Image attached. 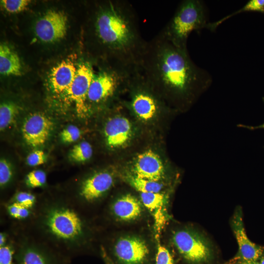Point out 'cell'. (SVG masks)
Segmentation results:
<instances>
[{
  "label": "cell",
  "instance_id": "3957f363",
  "mask_svg": "<svg viewBox=\"0 0 264 264\" xmlns=\"http://www.w3.org/2000/svg\"><path fill=\"white\" fill-rule=\"evenodd\" d=\"M19 225L71 258L81 253L89 241L81 209L67 197L40 198L31 220Z\"/></svg>",
  "mask_w": 264,
  "mask_h": 264
},
{
  "label": "cell",
  "instance_id": "4dcf8cb0",
  "mask_svg": "<svg viewBox=\"0 0 264 264\" xmlns=\"http://www.w3.org/2000/svg\"><path fill=\"white\" fill-rule=\"evenodd\" d=\"M46 157L41 150H36L30 153L26 157V164L30 167H35L44 164Z\"/></svg>",
  "mask_w": 264,
  "mask_h": 264
},
{
  "label": "cell",
  "instance_id": "83f0119b",
  "mask_svg": "<svg viewBox=\"0 0 264 264\" xmlns=\"http://www.w3.org/2000/svg\"><path fill=\"white\" fill-rule=\"evenodd\" d=\"M15 243L11 236V240L7 244L0 247V264H16L15 259Z\"/></svg>",
  "mask_w": 264,
  "mask_h": 264
},
{
  "label": "cell",
  "instance_id": "5bb4252c",
  "mask_svg": "<svg viewBox=\"0 0 264 264\" xmlns=\"http://www.w3.org/2000/svg\"><path fill=\"white\" fill-rule=\"evenodd\" d=\"M132 170L133 175L153 181H159L165 176V168L161 158L152 150L137 156Z\"/></svg>",
  "mask_w": 264,
  "mask_h": 264
},
{
  "label": "cell",
  "instance_id": "9c48e42d",
  "mask_svg": "<svg viewBox=\"0 0 264 264\" xmlns=\"http://www.w3.org/2000/svg\"><path fill=\"white\" fill-rule=\"evenodd\" d=\"M232 227L238 244V251L231 262L259 261L264 252V247L251 242L244 229L242 211H236L231 222Z\"/></svg>",
  "mask_w": 264,
  "mask_h": 264
},
{
  "label": "cell",
  "instance_id": "4fadbf2b",
  "mask_svg": "<svg viewBox=\"0 0 264 264\" xmlns=\"http://www.w3.org/2000/svg\"><path fill=\"white\" fill-rule=\"evenodd\" d=\"M53 122L46 115L34 113L24 120L22 133L28 145L37 147L44 144L48 140L53 129Z\"/></svg>",
  "mask_w": 264,
  "mask_h": 264
},
{
  "label": "cell",
  "instance_id": "e0dca14e",
  "mask_svg": "<svg viewBox=\"0 0 264 264\" xmlns=\"http://www.w3.org/2000/svg\"><path fill=\"white\" fill-rule=\"evenodd\" d=\"M111 214L123 221H131L138 218L142 212L141 202L131 194L122 196L114 201L110 207Z\"/></svg>",
  "mask_w": 264,
  "mask_h": 264
},
{
  "label": "cell",
  "instance_id": "4316f807",
  "mask_svg": "<svg viewBox=\"0 0 264 264\" xmlns=\"http://www.w3.org/2000/svg\"><path fill=\"white\" fill-rule=\"evenodd\" d=\"M14 176L13 166L7 160H0V186L3 189L7 187L12 182Z\"/></svg>",
  "mask_w": 264,
  "mask_h": 264
},
{
  "label": "cell",
  "instance_id": "1f68e13d",
  "mask_svg": "<svg viewBox=\"0 0 264 264\" xmlns=\"http://www.w3.org/2000/svg\"><path fill=\"white\" fill-rule=\"evenodd\" d=\"M156 264H174L173 258L169 250L160 244L157 249Z\"/></svg>",
  "mask_w": 264,
  "mask_h": 264
},
{
  "label": "cell",
  "instance_id": "f1b7e54d",
  "mask_svg": "<svg viewBox=\"0 0 264 264\" xmlns=\"http://www.w3.org/2000/svg\"><path fill=\"white\" fill-rule=\"evenodd\" d=\"M28 0H2L1 5L8 12L16 13L24 10L29 5Z\"/></svg>",
  "mask_w": 264,
  "mask_h": 264
},
{
  "label": "cell",
  "instance_id": "484cf974",
  "mask_svg": "<svg viewBox=\"0 0 264 264\" xmlns=\"http://www.w3.org/2000/svg\"><path fill=\"white\" fill-rule=\"evenodd\" d=\"M47 176L45 171L41 169L33 170L28 173L24 179L25 186L29 189L41 188L46 183Z\"/></svg>",
  "mask_w": 264,
  "mask_h": 264
},
{
  "label": "cell",
  "instance_id": "d590c367",
  "mask_svg": "<svg viewBox=\"0 0 264 264\" xmlns=\"http://www.w3.org/2000/svg\"><path fill=\"white\" fill-rule=\"evenodd\" d=\"M258 262L260 264H264V252Z\"/></svg>",
  "mask_w": 264,
  "mask_h": 264
},
{
  "label": "cell",
  "instance_id": "8992f818",
  "mask_svg": "<svg viewBox=\"0 0 264 264\" xmlns=\"http://www.w3.org/2000/svg\"><path fill=\"white\" fill-rule=\"evenodd\" d=\"M136 70L108 65L94 74L88 89L87 101L94 104L106 102L121 88L129 86L132 75Z\"/></svg>",
  "mask_w": 264,
  "mask_h": 264
},
{
  "label": "cell",
  "instance_id": "cb8c5ba5",
  "mask_svg": "<svg viewBox=\"0 0 264 264\" xmlns=\"http://www.w3.org/2000/svg\"><path fill=\"white\" fill-rule=\"evenodd\" d=\"M39 198L36 195L27 191H18L16 192L7 201L14 202L35 211L39 201Z\"/></svg>",
  "mask_w": 264,
  "mask_h": 264
},
{
  "label": "cell",
  "instance_id": "ac0fdd59",
  "mask_svg": "<svg viewBox=\"0 0 264 264\" xmlns=\"http://www.w3.org/2000/svg\"><path fill=\"white\" fill-rule=\"evenodd\" d=\"M140 198L154 218L155 229L159 236L167 221L165 210L166 196L160 192L140 193Z\"/></svg>",
  "mask_w": 264,
  "mask_h": 264
},
{
  "label": "cell",
  "instance_id": "52a82bcc",
  "mask_svg": "<svg viewBox=\"0 0 264 264\" xmlns=\"http://www.w3.org/2000/svg\"><path fill=\"white\" fill-rule=\"evenodd\" d=\"M174 245L179 253L192 264H207L213 258L211 245L199 234L189 230L175 232L172 237Z\"/></svg>",
  "mask_w": 264,
  "mask_h": 264
},
{
  "label": "cell",
  "instance_id": "44dd1931",
  "mask_svg": "<svg viewBox=\"0 0 264 264\" xmlns=\"http://www.w3.org/2000/svg\"><path fill=\"white\" fill-rule=\"evenodd\" d=\"M258 12L264 14V0H250L242 8L237 11L212 22H209L206 28L215 31L217 28L228 19L242 12Z\"/></svg>",
  "mask_w": 264,
  "mask_h": 264
},
{
  "label": "cell",
  "instance_id": "603a6c76",
  "mask_svg": "<svg viewBox=\"0 0 264 264\" xmlns=\"http://www.w3.org/2000/svg\"><path fill=\"white\" fill-rule=\"evenodd\" d=\"M20 111V108L11 102H4L0 106V129L3 131L14 123Z\"/></svg>",
  "mask_w": 264,
  "mask_h": 264
},
{
  "label": "cell",
  "instance_id": "836d02e7",
  "mask_svg": "<svg viewBox=\"0 0 264 264\" xmlns=\"http://www.w3.org/2000/svg\"><path fill=\"white\" fill-rule=\"evenodd\" d=\"M101 254L102 255V257L103 258L106 263V264H114L112 262V261H111L110 257L108 256L106 251L103 247H101Z\"/></svg>",
  "mask_w": 264,
  "mask_h": 264
},
{
  "label": "cell",
  "instance_id": "9a60e30c",
  "mask_svg": "<svg viewBox=\"0 0 264 264\" xmlns=\"http://www.w3.org/2000/svg\"><path fill=\"white\" fill-rule=\"evenodd\" d=\"M132 132L130 121L120 115L109 119L104 129L106 143L111 148H118L126 144L130 140Z\"/></svg>",
  "mask_w": 264,
  "mask_h": 264
},
{
  "label": "cell",
  "instance_id": "d6986e66",
  "mask_svg": "<svg viewBox=\"0 0 264 264\" xmlns=\"http://www.w3.org/2000/svg\"><path fill=\"white\" fill-rule=\"evenodd\" d=\"M22 66L18 55L8 45H0V73L3 75L22 74Z\"/></svg>",
  "mask_w": 264,
  "mask_h": 264
},
{
  "label": "cell",
  "instance_id": "5b68a950",
  "mask_svg": "<svg viewBox=\"0 0 264 264\" xmlns=\"http://www.w3.org/2000/svg\"><path fill=\"white\" fill-rule=\"evenodd\" d=\"M15 245L16 264H70L71 258L38 239L23 228L9 230Z\"/></svg>",
  "mask_w": 264,
  "mask_h": 264
},
{
  "label": "cell",
  "instance_id": "d6a6232c",
  "mask_svg": "<svg viewBox=\"0 0 264 264\" xmlns=\"http://www.w3.org/2000/svg\"><path fill=\"white\" fill-rule=\"evenodd\" d=\"M11 236L9 230L1 231L0 233V247L7 244L10 241Z\"/></svg>",
  "mask_w": 264,
  "mask_h": 264
},
{
  "label": "cell",
  "instance_id": "d4e9b609",
  "mask_svg": "<svg viewBox=\"0 0 264 264\" xmlns=\"http://www.w3.org/2000/svg\"><path fill=\"white\" fill-rule=\"evenodd\" d=\"M93 153L91 145L87 141H82L75 145L71 150L69 156L76 162H84L89 159Z\"/></svg>",
  "mask_w": 264,
  "mask_h": 264
},
{
  "label": "cell",
  "instance_id": "f546056e",
  "mask_svg": "<svg viewBox=\"0 0 264 264\" xmlns=\"http://www.w3.org/2000/svg\"><path fill=\"white\" fill-rule=\"evenodd\" d=\"M80 129L74 125H69L63 129L60 133L61 140L65 143H71L77 141L81 136Z\"/></svg>",
  "mask_w": 264,
  "mask_h": 264
},
{
  "label": "cell",
  "instance_id": "7c38bea8",
  "mask_svg": "<svg viewBox=\"0 0 264 264\" xmlns=\"http://www.w3.org/2000/svg\"><path fill=\"white\" fill-rule=\"evenodd\" d=\"M113 251L123 264H143L149 253L145 242L134 236L118 239L114 244Z\"/></svg>",
  "mask_w": 264,
  "mask_h": 264
},
{
  "label": "cell",
  "instance_id": "ffe728a7",
  "mask_svg": "<svg viewBox=\"0 0 264 264\" xmlns=\"http://www.w3.org/2000/svg\"><path fill=\"white\" fill-rule=\"evenodd\" d=\"M4 208L9 219L13 224H24L29 221L34 215L35 211L24 207L19 203L7 201Z\"/></svg>",
  "mask_w": 264,
  "mask_h": 264
},
{
  "label": "cell",
  "instance_id": "e575fe53",
  "mask_svg": "<svg viewBox=\"0 0 264 264\" xmlns=\"http://www.w3.org/2000/svg\"><path fill=\"white\" fill-rule=\"evenodd\" d=\"M264 99V98H263ZM238 126L240 127H243V128H247V129H258V128H263L264 129V123L262 125H260L259 126H257V127H252V126H247V125H242V124H239L238 125Z\"/></svg>",
  "mask_w": 264,
  "mask_h": 264
},
{
  "label": "cell",
  "instance_id": "6da1fadb",
  "mask_svg": "<svg viewBox=\"0 0 264 264\" xmlns=\"http://www.w3.org/2000/svg\"><path fill=\"white\" fill-rule=\"evenodd\" d=\"M139 70L153 88L181 107L195 102L212 82L210 74L194 63L188 51L176 48L159 33L147 42Z\"/></svg>",
  "mask_w": 264,
  "mask_h": 264
},
{
  "label": "cell",
  "instance_id": "7a4b0ae2",
  "mask_svg": "<svg viewBox=\"0 0 264 264\" xmlns=\"http://www.w3.org/2000/svg\"><path fill=\"white\" fill-rule=\"evenodd\" d=\"M95 10L93 36L108 59V65L138 69L147 41L141 35L132 4L126 0H109L99 4Z\"/></svg>",
  "mask_w": 264,
  "mask_h": 264
},
{
  "label": "cell",
  "instance_id": "8fae6325",
  "mask_svg": "<svg viewBox=\"0 0 264 264\" xmlns=\"http://www.w3.org/2000/svg\"><path fill=\"white\" fill-rule=\"evenodd\" d=\"M67 30V17L61 12L50 10L36 22L35 33L44 43H53L63 39Z\"/></svg>",
  "mask_w": 264,
  "mask_h": 264
},
{
  "label": "cell",
  "instance_id": "ba28073f",
  "mask_svg": "<svg viewBox=\"0 0 264 264\" xmlns=\"http://www.w3.org/2000/svg\"><path fill=\"white\" fill-rule=\"evenodd\" d=\"M114 182L111 173L103 170L95 172L84 178L74 196L68 198L82 208L86 204H92L100 200L110 190Z\"/></svg>",
  "mask_w": 264,
  "mask_h": 264
},
{
  "label": "cell",
  "instance_id": "2e32d148",
  "mask_svg": "<svg viewBox=\"0 0 264 264\" xmlns=\"http://www.w3.org/2000/svg\"><path fill=\"white\" fill-rule=\"evenodd\" d=\"M76 68L69 61H63L53 67L48 76L49 85L56 93L67 92L76 74Z\"/></svg>",
  "mask_w": 264,
  "mask_h": 264
},
{
  "label": "cell",
  "instance_id": "30bf717a",
  "mask_svg": "<svg viewBox=\"0 0 264 264\" xmlns=\"http://www.w3.org/2000/svg\"><path fill=\"white\" fill-rule=\"evenodd\" d=\"M94 74L89 62L81 63L77 67L75 77L67 91L75 104L77 113L81 116H85L88 111V93Z\"/></svg>",
  "mask_w": 264,
  "mask_h": 264
},
{
  "label": "cell",
  "instance_id": "277c9868",
  "mask_svg": "<svg viewBox=\"0 0 264 264\" xmlns=\"http://www.w3.org/2000/svg\"><path fill=\"white\" fill-rule=\"evenodd\" d=\"M209 22L201 0H184L159 34L176 48L188 51L187 41L190 34L206 28Z\"/></svg>",
  "mask_w": 264,
  "mask_h": 264
},
{
  "label": "cell",
  "instance_id": "7402d4cb",
  "mask_svg": "<svg viewBox=\"0 0 264 264\" xmlns=\"http://www.w3.org/2000/svg\"><path fill=\"white\" fill-rule=\"evenodd\" d=\"M126 179L129 183L140 193H159L163 187L159 181L140 178L133 175H128Z\"/></svg>",
  "mask_w": 264,
  "mask_h": 264
},
{
  "label": "cell",
  "instance_id": "8d00e7d4",
  "mask_svg": "<svg viewBox=\"0 0 264 264\" xmlns=\"http://www.w3.org/2000/svg\"><path fill=\"white\" fill-rule=\"evenodd\" d=\"M228 264H242L240 262H231L229 261L228 262Z\"/></svg>",
  "mask_w": 264,
  "mask_h": 264
}]
</instances>
